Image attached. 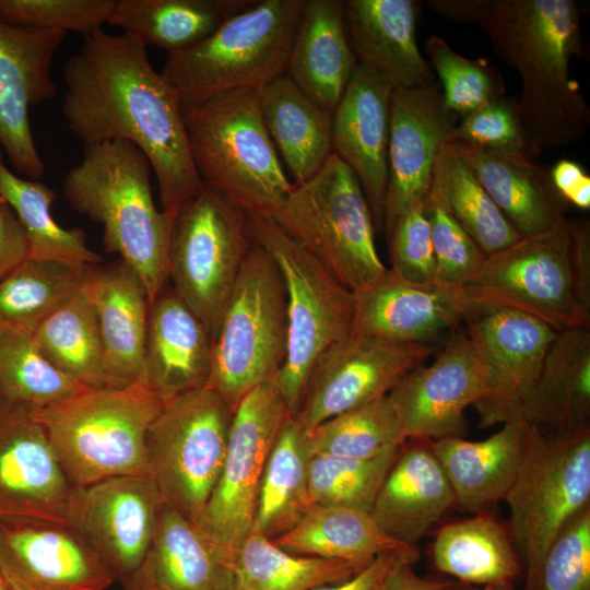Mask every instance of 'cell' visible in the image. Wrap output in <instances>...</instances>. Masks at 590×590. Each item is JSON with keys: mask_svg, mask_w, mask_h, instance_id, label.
Segmentation results:
<instances>
[{"mask_svg": "<svg viewBox=\"0 0 590 590\" xmlns=\"http://www.w3.org/2000/svg\"><path fill=\"white\" fill-rule=\"evenodd\" d=\"M486 391L483 365L468 334L458 332L436 359L408 371L388 398L406 439L439 440L464 437L465 410Z\"/></svg>", "mask_w": 590, "mask_h": 590, "instance_id": "18", "label": "cell"}, {"mask_svg": "<svg viewBox=\"0 0 590 590\" xmlns=\"http://www.w3.org/2000/svg\"><path fill=\"white\" fill-rule=\"evenodd\" d=\"M415 0H347L343 15L358 64L393 88L428 87L435 73L416 42Z\"/></svg>", "mask_w": 590, "mask_h": 590, "instance_id": "26", "label": "cell"}, {"mask_svg": "<svg viewBox=\"0 0 590 590\" xmlns=\"http://www.w3.org/2000/svg\"><path fill=\"white\" fill-rule=\"evenodd\" d=\"M447 142H464L534 158L520 122L517 99L507 95L492 99L460 118L449 132Z\"/></svg>", "mask_w": 590, "mask_h": 590, "instance_id": "51", "label": "cell"}, {"mask_svg": "<svg viewBox=\"0 0 590 590\" xmlns=\"http://www.w3.org/2000/svg\"><path fill=\"white\" fill-rule=\"evenodd\" d=\"M589 416V328L559 330L522 403L520 418L545 430L567 432L588 424Z\"/></svg>", "mask_w": 590, "mask_h": 590, "instance_id": "33", "label": "cell"}, {"mask_svg": "<svg viewBox=\"0 0 590 590\" xmlns=\"http://www.w3.org/2000/svg\"><path fill=\"white\" fill-rule=\"evenodd\" d=\"M307 440L311 456L367 460L401 447L406 437L387 394L307 430Z\"/></svg>", "mask_w": 590, "mask_h": 590, "instance_id": "45", "label": "cell"}, {"mask_svg": "<svg viewBox=\"0 0 590 590\" xmlns=\"http://www.w3.org/2000/svg\"><path fill=\"white\" fill-rule=\"evenodd\" d=\"M61 113L84 144L137 145L156 176L163 213L173 223L204 185L191 160L182 105L152 67L137 37L103 30L84 37L63 64Z\"/></svg>", "mask_w": 590, "mask_h": 590, "instance_id": "1", "label": "cell"}, {"mask_svg": "<svg viewBox=\"0 0 590 590\" xmlns=\"http://www.w3.org/2000/svg\"><path fill=\"white\" fill-rule=\"evenodd\" d=\"M529 425L514 418L484 440L464 437L432 440L453 488L456 505L469 512L489 510L504 500L519 470Z\"/></svg>", "mask_w": 590, "mask_h": 590, "instance_id": "32", "label": "cell"}, {"mask_svg": "<svg viewBox=\"0 0 590 590\" xmlns=\"http://www.w3.org/2000/svg\"><path fill=\"white\" fill-rule=\"evenodd\" d=\"M163 406L144 378L121 387L85 388L31 412L75 487L116 476H150L149 427Z\"/></svg>", "mask_w": 590, "mask_h": 590, "instance_id": "5", "label": "cell"}, {"mask_svg": "<svg viewBox=\"0 0 590 590\" xmlns=\"http://www.w3.org/2000/svg\"><path fill=\"white\" fill-rule=\"evenodd\" d=\"M252 239L278 266L286 292L287 347L275 375L294 416L321 358L353 334L355 296L267 214H248Z\"/></svg>", "mask_w": 590, "mask_h": 590, "instance_id": "7", "label": "cell"}, {"mask_svg": "<svg viewBox=\"0 0 590 590\" xmlns=\"http://www.w3.org/2000/svg\"><path fill=\"white\" fill-rule=\"evenodd\" d=\"M0 590H11L0 576Z\"/></svg>", "mask_w": 590, "mask_h": 590, "instance_id": "59", "label": "cell"}, {"mask_svg": "<svg viewBox=\"0 0 590 590\" xmlns=\"http://www.w3.org/2000/svg\"><path fill=\"white\" fill-rule=\"evenodd\" d=\"M464 322L486 380L484 397L473 405L479 426L520 418L522 403L559 330L527 312L482 300Z\"/></svg>", "mask_w": 590, "mask_h": 590, "instance_id": "15", "label": "cell"}, {"mask_svg": "<svg viewBox=\"0 0 590 590\" xmlns=\"http://www.w3.org/2000/svg\"><path fill=\"white\" fill-rule=\"evenodd\" d=\"M287 347L286 292L270 255L253 241L213 337L206 387L234 410L281 368Z\"/></svg>", "mask_w": 590, "mask_h": 590, "instance_id": "10", "label": "cell"}, {"mask_svg": "<svg viewBox=\"0 0 590 590\" xmlns=\"http://www.w3.org/2000/svg\"><path fill=\"white\" fill-rule=\"evenodd\" d=\"M426 52L439 79L444 103L459 118L506 95L500 72L485 58H465L438 35L426 40Z\"/></svg>", "mask_w": 590, "mask_h": 590, "instance_id": "47", "label": "cell"}, {"mask_svg": "<svg viewBox=\"0 0 590 590\" xmlns=\"http://www.w3.org/2000/svg\"><path fill=\"white\" fill-rule=\"evenodd\" d=\"M467 287L477 300L527 312L557 330L589 328L590 318L580 309L575 293L567 217L486 256Z\"/></svg>", "mask_w": 590, "mask_h": 590, "instance_id": "14", "label": "cell"}, {"mask_svg": "<svg viewBox=\"0 0 590 590\" xmlns=\"http://www.w3.org/2000/svg\"><path fill=\"white\" fill-rule=\"evenodd\" d=\"M539 590H590V505L567 521L548 547Z\"/></svg>", "mask_w": 590, "mask_h": 590, "instance_id": "50", "label": "cell"}, {"mask_svg": "<svg viewBox=\"0 0 590 590\" xmlns=\"http://www.w3.org/2000/svg\"><path fill=\"white\" fill-rule=\"evenodd\" d=\"M151 164L122 140L84 144L82 160L63 180V194L78 213L103 226L105 250L141 278L150 303L169 284L167 253L173 223L151 191Z\"/></svg>", "mask_w": 590, "mask_h": 590, "instance_id": "3", "label": "cell"}, {"mask_svg": "<svg viewBox=\"0 0 590 590\" xmlns=\"http://www.w3.org/2000/svg\"><path fill=\"white\" fill-rule=\"evenodd\" d=\"M85 388L54 366L33 335L0 332V396L4 404L34 412Z\"/></svg>", "mask_w": 590, "mask_h": 590, "instance_id": "44", "label": "cell"}, {"mask_svg": "<svg viewBox=\"0 0 590 590\" xmlns=\"http://www.w3.org/2000/svg\"><path fill=\"white\" fill-rule=\"evenodd\" d=\"M444 19L477 24L496 56L517 71L522 129L535 158L587 133L590 108L570 76L574 56H587L582 5L576 0H429Z\"/></svg>", "mask_w": 590, "mask_h": 590, "instance_id": "2", "label": "cell"}, {"mask_svg": "<svg viewBox=\"0 0 590 590\" xmlns=\"http://www.w3.org/2000/svg\"><path fill=\"white\" fill-rule=\"evenodd\" d=\"M0 197L12 208L27 241L28 259L55 262L82 273L104 258L92 250L80 228H64L51 213L56 192L45 184L26 179L4 164L0 146Z\"/></svg>", "mask_w": 590, "mask_h": 590, "instance_id": "39", "label": "cell"}, {"mask_svg": "<svg viewBox=\"0 0 590 590\" xmlns=\"http://www.w3.org/2000/svg\"><path fill=\"white\" fill-rule=\"evenodd\" d=\"M33 339L54 366L81 385L114 387L105 371L95 314L81 285L37 328Z\"/></svg>", "mask_w": 590, "mask_h": 590, "instance_id": "41", "label": "cell"}, {"mask_svg": "<svg viewBox=\"0 0 590 590\" xmlns=\"http://www.w3.org/2000/svg\"><path fill=\"white\" fill-rule=\"evenodd\" d=\"M307 430L293 415L284 422L262 475L253 527L269 540L292 529L312 505Z\"/></svg>", "mask_w": 590, "mask_h": 590, "instance_id": "40", "label": "cell"}, {"mask_svg": "<svg viewBox=\"0 0 590 590\" xmlns=\"http://www.w3.org/2000/svg\"><path fill=\"white\" fill-rule=\"evenodd\" d=\"M435 256L434 286L467 287L484 264L486 255L450 213L433 180L425 200Z\"/></svg>", "mask_w": 590, "mask_h": 590, "instance_id": "48", "label": "cell"}, {"mask_svg": "<svg viewBox=\"0 0 590 590\" xmlns=\"http://www.w3.org/2000/svg\"><path fill=\"white\" fill-rule=\"evenodd\" d=\"M163 500L150 476H116L72 492L67 524L125 582L142 562Z\"/></svg>", "mask_w": 590, "mask_h": 590, "instance_id": "17", "label": "cell"}, {"mask_svg": "<svg viewBox=\"0 0 590 590\" xmlns=\"http://www.w3.org/2000/svg\"><path fill=\"white\" fill-rule=\"evenodd\" d=\"M234 409L201 387L165 402L146 435L150 477L163 503L196 523L220 477Z\"/></svg>", "mask_w": 590, "mask_h": 590, "instance_id": "11", "label": "cell"}, {"mask_svg": "<svg viewBox=\"0 0 590 590\" xmlns=\"http://www.w3.org/2000/svg\"><path fill=\"white\" fill-rule=\"evenodd\" d=\"M126 590H233V577L197 526L163 503L148 551Z\"/></svg>", "mask_w": 590, "mask_h": 590, "instance_id": "30", "label": "cell"}, {"mask_svg": "<svg viewBox=\"0 0 590 590\" xmlns=\"http://www.w3.org/2000/svg\"><path fill=\"white\" fill-rule=\"evenodd\" d=\"M253 1L115 0L108 23L122 33L169 52L190 47L212 34L227 17Z\"/></svg>", "mask_w": 590, "mask_h": 590, "instance_id": "36", "label": "cell"}, {"mask_svg": "<svg viewBox=\"0 0 590 590\" xmlns=\"http://www.w3.org/2000/svg\"><path fill=\"white\" fill-rule=\"evenodd\" d=\"M417 558L416 546L385 552L353 577L311 590H384L388 576L397 565L404 560L416 562Z\"/></svg>", "mask_w": 590, "mask_h": 590, "instance_id": "53", "label": "cell"}, {"mask_svg": "<svg viewBox=\"0 0 590 590\" xmlns=\"http://www.w3.org/2000/svg\"><path fill=\"white\" fill-rule=\"evenodd\" d=\"M432 353L429 344L394 343L353 333L318 363L294 416L309 430L385 397Z\"/></svg>", "mask_w": 590, "mask_h": 590, "instance_id": "16", "label": "cell"}, {"mask_svg": "<svg viewBox=\"0 0 590 590\" xmlns=\"http://www.w3.org/2000/svg\"><path fill=\"white\" fill-rule=\"evenodd\" d=\"M447 143L522 237L541 234L566 217L569 204L555 190L548 166L527 155L464 142Z\"/></svg>", "mask_w": 590, "mask_h": 590, "instance_id": "29", "label": "cell"}, {"mask_svg": "<svg viewBox=\"0 0 590 590\" xmlns=\"http://www.w3.org/2000/svg\"><path fill=\"white\" fill-rule=\"evenodd\" d=\"M67 33L0 20V146L15 168L37 180L45 164L36 148L30 109L57 93L51 61Z\"/></svg>", "mask_w": 590, "mask_h": 590, "instance_id": "20", "label": "cell"}, {"mask_svg": "<svg viewBox=\"0 0 590 590\" xmlns=\"http://www.w3.org/2000/svg\"><path fill=\"white\" fill-rule=\"evenodd\" d=\"M272 217L354 294L388 270L377 251L364 191L351 168L333 153L309 179L294 184Z\"/></svg>", "mask_w": 590, "mask_h": 590, "instance_id": "9", "label": "cell"}, {"mask_svg": "<svg viewBox=\"0 0 590 590\" xmlns=\"http://www.w3.org/2000/svg\"><path fill=\"white\" fill-rule=\"evenodd\" d=\"M455 505L453 488L432 440L410 438L401 446L370 515L391 539L416 546Z\"/></svg>", "mask_w": 590, "mask_h": 590, "instance_id": "27", "label": "cell"}, {"mask_svg": "<svg viewBox=\"0 0 590 590\" xmlns=\"http://www.w3.org/2000/svg\"><path fill=\"white\" fill-rule=\"evenodd\" d=\"M299 556L369 564L378 555L403 547L387 535L369 511L312 504L287 532L271 540Z\"/></svg>", "mask_w": 590, "mask_h": 590, "instance_id": "37", "label": "cell"}, {"mask_svg": "<svg viewBox=\"0 0 590 590\" xmlns=\"http://www.w3.org/2000/svg\"><path fill=\"white\" fill-rule=\"evenodd\" d=\"M220 557L232 574L233 590H311L346 580L368 565L294 555L255 528Z\"/></svg>", "mask_w": 590, "mask_h": 590, "instance_id": "38", "label": "cell"}, {"mask_svg": "<svg viewBox=\"0 0 590 590\" xmlns=\"http://www.w3.org/2000/svg\"><path fill=\"white\" fill-rule=\"evenodd\" d=\"M260 106L269 135L294 184L306 181L332 154V113L285 73L260 90Z\"/></svg>", "mask_w": 590, "mask_h": 590, "instance_id": "34", "label": "cell"}, {"mask_svg": "<svg viewBox=\"0 0 590 590\" xmlns=\"http://www.w3.org/2000/svg\"><path fill=\"white\" fill-rule=\"evenodd\" d=\"M413 560L397 565L385 583L384 590H444L450 581L428 579L417 575L412 568Z\"/></svg>", "mask_w": 590, "mask_h": 590, "instance_id": "57", "label": "cell"}, {"mask_svg": "<svg viewBox=\"0 0 590 590\" xmlns=\"http://www.w3.org/2000/svg\"><path fill=\"white\" fill-rule=\"evenodd\" d=\"M393 87L361 64L332 113V153L356 176L374 224L382 227Z\"/></svg>", "mask_w": 590, "mask_h": 590, "instance_id": "24", "label": "cell"}, {"mask_svg": "<svg viewBox=\"0 0 590 590\" xmlns=\"http://www.w3.org/2000/svg\"><path fill=\"white\" fill-rule=\"evenodd\" d=\"M115 0H0V20L12 25L93 35L108 23Z\"/></svg>", "mask_w": 590, "mask_h": 590, "instance_id": "49", "label": "cell"}, {"mask_svg": "<svg viewBox=\"0 0 590 590\" xmlns=\"http://www.w3.org/2000/svg\"><path fill=\"white\" fill-rule=\"evenodd\" d=\"M275 375L251 389L235 408L220 477L194 523L221 556L234 551L251 531L266 464L292 415Z\"/></svg>", "mask_w": 590, "mask_h": 590, "instance_id": "13", "label": "cell"}, {"mask_svg": "<svg viewBox=\"0 0 590 590\" xmlns=\"http://www.w3.org/2000/svg\"><path fill=\"white\" fill-rule=\"evenodd\" d=\"M571 262L577 303L590 318V228L588 222L569 220Z\"/></svg>", "mask_w": 590, "mask_h": 590, "instance_id": "55", "label": "cell"}, {"mask_svg": "<svg viewBox=\"0 0 590 590\" xmlns=\"http://www.w3.org/2000/svg\"><path fill=\"white\" fill-rule=\"evenodd\" d=\"M82 273L55 262L25 260L0 282V332L33 335L80 287Z\"/></svg>", "mask_w": 590, "mask_h": 590, "instance_id": "43", "label": "cell"}, {"mask_svg": "<svg viewBox=\"0 0 590 590\" xmlns=\"http://www.w3.org/2000/svg\"><path fill=\"white\" fill-rule=\"evenodd\" d=\"M74 486L31 412L0 410V526L67 524Z\"/></svg>", "mask_w": 590, "mask_h": 590, "instance_id": "19", "label": "cell"}, {"mask_svg": "<svg viewBox=\"0 0 590 590\" xmlns=\"http://www.w3.org/2000/svg\"><path fill=\"white\" fill-rule=\"evenodd\" d=\"M504 500L523 565V590H539L548 547L567 521L590 505V424L567 432L529 425L524 453Z\"/></svg>", "mask_w": 590, "mask_h": 590, "instance_id": "8", "label": "cell"}, {"mask_svg": "<svg viewBox=\"0 0 590 590\" xmlns=\"http://www.w3.org/2000/svg\"><path fill=\"white\" fill-rule=\"evenodd\" d=\"M401 447L367 460L326 455L309 460L311 504L371 510Z\"/></svg>", "mask_w": 590, "mask_h": 590, "instance_id": "46", "label": "cell"}, {"mask_svg": "<svg viewBox=\"0 0 590 590\" xmlns=\"http://www.w3.org/2000/svg\"><path fill=\"white\" fill-rule=\"evenodd\" d=\"M354 296L353 333L403 344H428L463 322L477 304L468 287L420 285L390 269Z\"/></svg>", "mask_w": 590, "mask_h": 590, "instance_id": "23", "label": "cell"}, {"mask_svg": "<svg viewBox=\"0 0 590 590\" xmlns=\"http://www.w3.org/2000/svg\"><path fill=\"white\" fill-rule=\"evenodd\" d=\"M182 114L203 185L247 214L273 216L294 184L266 128L260 91L222 92L184 105Z\"/></svg>", "mask_w": 590, "mask_h": 590, "instance_id": "4", "label": "cell"}, {"mask_svg": "<svg viewBox=\"0 0 590 590\" xmlns=\"http://www.w3.org/2000/svg\"><path fill=\"white\" fill-rule=\"evenodd\" d=\"M357 64L343 15V1L307 0L285 74L315 103L333 113Z\"/></svg>", "mask_w": 590, "mask_h": 590, "instance_id": "31", "label": "cell"}, {"mask_svg": "<svg viewBox=\"0 0 590 590\" xmlns=\"http://www.w3.org/2000/svg\"><path fill=\"white\" fill-rule=\"evenodd\" d=\"M432 562L438 571L473 586L515 583L523 573L508 526L489 510L439 528Z\"/></svg>", "mask_w": 590, "mask_h": 590, "instance_id": "35", "label": "cell"}, {"mask_svg": "<svg viewBox=\"0 0 590 590\" xmlns=\"http://www.w3.org/2000/svg\"><path fill=\"white\" fill-rule=\"evenodd\" d=\"M3 404H4V403H3L2 399H1V396H0V410H1V408L3 406Z\"/></svg>", "mask_w": 590, "mask_h": 590, "instance_id": "60", "label": "cell"}, {"mask_svg": "<svg viewBox=\"0 0 590 590\" xmlns=\"http://www.w3.org/2000/svg\"><path fill=\"white\" fill-rule=\"evenodd\" d=\"M444 590H517L514 583H495L487 586H473L463 582L450 581Z\"/></svg>", "mask_w": 590, "mask_h": 590, "instance_id": "58", "label": "cell"}, {"mask_svg": "<svg viewBox=\"0 0 590 590\" xmlns=\"http://www.w3.org/2000/svg\"><path fill=\"white\" fill-rule=\"evenodd\" d=\"M0 576L11 590H107L117 580L70 527L0 526Z\"/></svg>", "mask_w": 590, "mask_h": 590, "instance_id": "22", "label": "cell"}, {"mask_svg": "<svg viewBox=\"0 0 590 590\" xmlns=\"http://www.w3.org/2000/svg\"><path fill=\"white\" fill-rule=\"evenodd\" d=\"M550 175L555 190L568 204L590 208V177L579 163L558 160L550 167Z\"/></svg>", "mask_w": 590, "mask_h": 590, "instance_id": "56", "label": "cell"}, {"mask_svg": "<svg viewBox=\"0 0 590 590\" xmlns=\"http://www.w3.org/2000/svg\"><path fill=\"white\" fill-rule=\"evenodd\" d=\"M81 290L95 314L111 385L121 387L143 378L150 299L139 274L118 258L84 270Z\"/></svg>", "mask_w": 590, "mask_h": 590, "instance_id": "25", "label": "cell"}, {"mask_svg": "<svg viewBox=\"0 0 590 590\" xmlns=\"http://www.w3.org/2000/svg\"><path fill=\"white\" fill-rule=\"evenodd\" d=\"M306 1H253L203 40L167 54L161 75L182 106L222 92L262 90L285 73Z\"/></svg>", "mask_w": 590, "mask_h": 590, "instance_id": "6", "label": "cell"}, {"mask_svg": "<svg viewBox=\"0 0 590 590\" xmlns=\"http://www.w3.org/2000/svg\"><path fill=\"white\" fill-rule=\"evenodd\" d=\"M212 345L204 322L168 284L150 303L143 378L163 402L205 387Z\"/></svg>", "mask_w": 590, "mask_h": 590, "instance_id": "28", "label": "cell"}, {"mask_svg": "<svg viewBox=\"0 0 590 590\" xmlns=\"http://www.w3.org/2000/svg\"><path fill=\"white\" fill-rule=\"evenodd\" d=\"M433 180L438 185L450 213L486 256L522 238L447 142L437 155Z\"/></svg>", "mask_w": 590, "mask_h": 590, "instance_id": "42", "label": "cell"}, {"mask_svg": "<svg viewBox=\"0 0 590 590\" xmlns=\"http://www.w3.org/2000/svg\"><path fill=\"white\" fill-rule=\"evenodd\" d=\"M27 259L25 232L10 204L0 197V282Z\"/></svg>", "mask_w": 590, "mask_h": 590, "instance_id": "54", "label": "cell"}, {"mask_svg": "<svg viewBox=\"0 0 590 590\" xmlns=\"http://www.w3.org/2000/svg\"><path fill=\"white\" fill-rule=\"evenodd\" d=\"M252 245L248 214L206 186L174 219L168 281L212 339Z\"/></svg>", "mask_w": 590, "mask_h": 590, "instance_id": "12", "label": "cell"}, {"mask_svg": "<svg viewBox=\"0 0 590 590\" xmlns=\"http://www.w3.org/2000/svg\"><path fill=\"white\" fill-rule=\"evenodd\" d=\"M459 119L445 105L438 83L428 87L393 88L385 232L400 214L425 203L437 155Z\"/></svg>", "mask_w": 590, "mask_h": 590, "instance_id": "21", "label": "cell"}, {"mask_svg": "<svg viewBox=\"0 0 590 590\" xmlns=\"http://www.w3.org/2000/svg\"><path fill=\"white\" fill-rule=\"evenodd\" d=\"M385 234L389 244V269L408 282L434 286L435 256L425 203L400 214Z\"/></svg>", "mask_w": 590, "mask_h": 590, "instance_id": "52", "label": "cell"}]
</instances>
